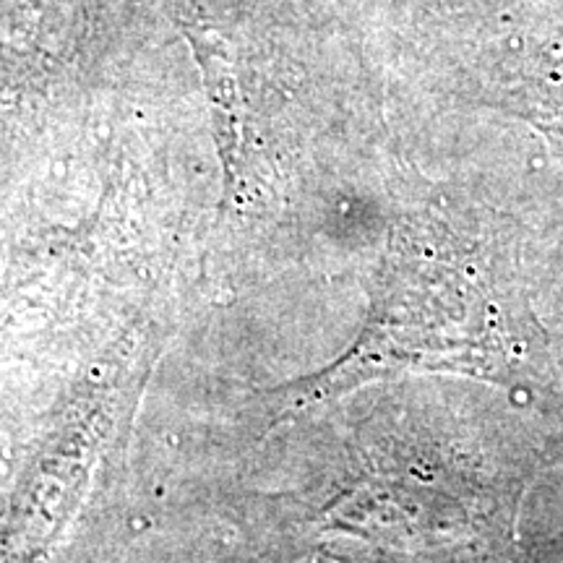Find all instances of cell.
<instances>
[{"mask_svg": "<svg viewBox=\"0 0 563 563\" xmlns=\"http://www.w3.org/2000/svg\"><path fill=\"white\" fill-rule=\"evenodd\" d=\"M501 363V342L475 287L441 262L394 249L378 316L352 352L344 386L389 371H452L488 378Z\"/></svg>", "mask_w": 563, "mask_h": 563, "instance_id": "obj_1", "label": "cell"}]
</instances>
